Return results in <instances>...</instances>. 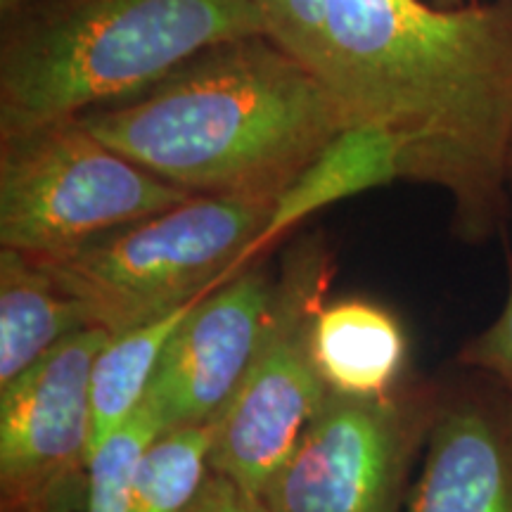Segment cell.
I'll use <instances>...</instances> for the list:
<instances>
[{
	"label": "cell",
	"mask_w": 512,
	"mask_h": 512,
	"mask_svg": "<svg viewBox=\"0 0 512 512\" xmlns=\"http://www.w3.org/2000/svg\"><path fill=\"white\" fill-rule=\"evenodd\" d=\"M332 275L335 259L323 233L287 249L252 363L214 420L211 470L259 496L330 394L313 358V325Z\"/></svg>",
	"instance_id": "cell-6"
},
{
	"label": "cell",
	"mask_w": 512,
	"mask_h": 512,
	"mask_svg": "<svg viewBox=\"0 0 512 512\" xmlns=\"http://www.w3.org/2000/svg\"><path fill=\"white\" fill-rule=\"evenodd\" d=\"M214 422L159 430L133 475V512H181L211 472Z\"/></svg>",
	"instance_id": "cell-15"
},
{
	"label": "cell",
	"mask_w": 512,
	"mask_h": 512,
	"mask_svg": "<svg viewBox=\"0 0 512 512\" xmlns=\"http://www.w3.org/2000/svg\"><path fill=\"white\" fill-rule=\"evenodd\" d=\"M266 34L323 83L351 128L392 140L399 181L451 197L453 233L510 216L512 0H254Z\"/></svg>",
	"instance_id": "cell-1"
},
{
	"label": "cell",
	"mask_w": 512,
	"mask_h": 512,
	"mask_svg": "<svg viewBox=\"0 0 512 512\" xmlns=\"http://www.w3.org/2000/svg\"><path fill=\"white\" fill-rule=\"evenodd\" d=\"M508 185L512 192V138H510V147H508Z\"/></svg>",
	"instance_id": "cell-21"
},
{
	"label": "cell",
	"mask_w": 512,
	"mask_h": 512,
	"mask_svg": "<svg viewBox=\"0 0 512 512\" xmlns=\"http://www.w3.org/2000/svg\"><path fill=\"white\" fill-rule=\"evenodd\" d=\"M181 512H273L264 498L211 470L197 496Z\"/></svg>",
	"instance_id": "cell-18"
},
{
	"label": "cell",
	"mask_w": 512,
	"mask_h": 512,
	"mask_svg": "<svg viewBox=\"0 0 512 512\" xmlns=\"http://www.w3.org/2000/svg\"><path fill=\"white\" fill-rule=\"evenodd\" d=\"M197 299L136 328L110 335L102 344L91 370L93 453L143 406L166 344Z\"/></svg>",
	"instance_id": "cell-14"
},
{
	"label": "cell",
	"mask_w": 512,
	"mask_h": 512,
	"mask_svg": "<svg viewBox=\"0 0 512 512\" xmlns=\"http://www.w3.org/2000/svg\"><path fill=\"white\" fill-rule=\"evenodd\" d=\"M399 181V162L392 140L373 128H349L342 138L275 202L252 259H261L287 230L299 226L318 209L349 195Z\"/></svg>",
	"instance_id": "cell-13"
},
{
	"label": "cell",
	"mask_w": 512,
	"mask_h": 512,
	"mask_svg": "<svg viewBox=\"0 0 512 512\" xmlns=\"http://www.w3.org/2000/svg\"><path fill=\"white\" fill-rule=\"evenodd\" d=\"M313 358L330 392L382 396L406 380L408 335L394 311L370 299L325 302L313 325Z\"/></svg>",
	"instance_id": "cell-11"
},
{
	"label": "cell",
	"mask_w": 512,
	"mask_h": 512,
	"mask_svg": "<svg viewBox=\"0 0 512 512\" xmlns=\"http://www.w3.org/2000/svg\"><path fill=\"white\" fill-rule=\"evenodd\" d=\"M83 328L81 306L31 256L0 247V387Z\"/></svg>",
	"instance_id": "cell-12"
},
{
	"label": "cell",
	"mask_w": 512,
	"mask_h": 512,
	"mask_svg": "<svg viewBox=\"0 0 512 512\" xmlns=\"http://www.w3.org/2000/svg\"><path fill=\"white\" fill-rule=\"evenodd\" d=\"M81 119L190 195L261 202H278L351 128L323 83L268 34L214 43Z\"/></svg>",
	"instance_id": "cell-2"
},
{
	"label": "cell",
	"mask_w": 512,
	"mask_h": 512,
	"mask_svg": "<svg viewBox=\"0 0 512 512\" xmlns=\"http://www.w3.org/2000/svg\"><path fill=\"white\" fill-rule=\"evenodd\" d=\"M439 387L403 380L382 396L330 392L261 498L273 512H403Z\"/></svg>",
	"instance_id": "cell-7"
},
{
	"label": "cell",
	"mask_w": 512,
	"mask_h": 512,
	"mask_svg": "<svg viewBox=\"0 0 512 512\" xmlns=\"http://www.w3.org/2000/svg\"><path fill=\"white\" fill-rule=\"evenodd\" d=\"M458 363L494 377L512 396V283L501 313L460 349Z\"/></svg>",
	"instance_id": "cell-17"
},
{
	"label": "cell",
	"mask_w": 512,
	"mask_h": 512,
	"mask_svg": "<svg viewBox=\"0 0 512 512\" xmlns=\"http://www.w3.org/2000/svg\"><path fill=\"white\" fill-rule=\"evenodd\" d=\"M249 34H266L254 0H34L0 22V133L126 100Z\"/></svg>",
	"instance_id": "cell-3"
},
{
	"label": "cell",
	"mask_w": 512,
	"mask_h": 512,
	"mask_svg": "<svg viewBox=\"0 0 512 512\" xmlns=\"http://www.w3.org/2000/svg\"><path fill=\"white\" fill-rule=\"evenodd\" d=\"M432 5H439V8H458V5L470 3V0H430Z\"/></svg>",
	"instance_id": "cell-20"
},
{
	"label": "cell",
	"mask_w": 512,
	"mask_h": 512,
	"mask_svg": "<svg viewBox=\"0 0 512 512\" xmlns=\"http://www.w3.org/2000/svg\"><path fill=\"white\" fill-rule=\"evenodd\" d=\"M465 370L441 382L403 512H512V396L494 377Z\"/></svg>",
	"instance_id": "cell-10"
},
{
	"label": "cell",
	"mask_w": 512,
	"mask_h": 512,
	"mask_svg": "<svg viewBox=\"0 0 512 512\" xmlns=\"http://www.w3.org/2000/svg\"><path fill=\"white\" fill-rule=\"evenodd\" d=\"M190 197L121 155L81 114L0 133V247L43 259Z\"/></svg>",
	"instance_id": "cell-5"
},
{
	"label": "cell",
	"mask_w": 512,
	"mask_h": 512,
	"mask_svg": "<svg viewBox=\"0 0 512 512\" xmlns=\"http://www.w3.org/2000/svg\"><path fill=\"white\" fill-rule=\"evenodd\" d=\"M31 3H34V0H0V22H5V19L15 17L17 12H22L24 8H29Z\"/></svg>",
	"instance_id": "cell-19"
},
{
	"label": "cell",
	"mask_w": 512,
	"mask_h": 512,
	"mask_svg": "<svg viewBox=\"0 0 512 512\" xmlns=\"http://www.w3.org/2000/svg\"><path fill=\"white\" fill-rule=\"evenodd\" d=\"M273 285L275 273L256 259L192 304L166 344L145 396L162 430L219 418L252 363Z\"/></svg>",
	"instance_id": "cell-9"
},
{
	"label": "cell",
	"mask_w": 512,
	"mask_h": 512,
	"mask_svg": "<svg viewBox=\"0 0 512 512\" xmlns=\"http://www.w3.org/2000/svg\"><path fill=\"white\" fill-rule=\"evenodd\" d=\"M275 202L190 195L57 256L31 259L110 335L155 320L252 264Z\"/></svg>",
	"instance_id": "cell-4"
},
{
	"label": "cell",
	"mask_w": 512,
	"mask_h": 512,
	"mask_svg": "<svg viewBox=\"0 0 512 512\" xmlns=\"http://www.w3.org/2000/svg\"><path fill=\"white\" fill-rule=\"evenodd\" d=\"M162 430L143 401V406L95 448L88 472V489L83 512H133V475L143 448Z\"/></svg>",
	"instance_id": "cell-16"
},
{
	"label": "cell",
	"mask_w": 512,
	"mask_h": 512,
	"mask_svg": "<svg viewBox=\"0 0 512 512\" xmlns=\"http://www.w3.org/2000/svg\"><path fill=\"white\" fill-rule=\"evenodd\" d=\"M110 332L83 328L0 387V512H83L91 370Z\"/></svg>",
	"instance_id": "cell-8"
}]
</instances>
